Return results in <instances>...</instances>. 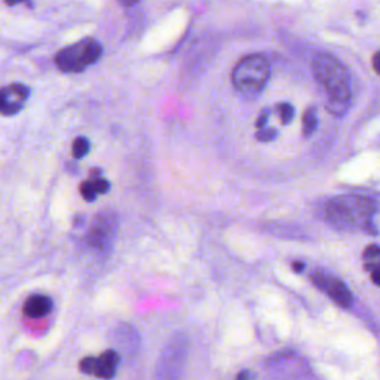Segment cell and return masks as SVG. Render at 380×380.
I'll return each mask as SVG.
<instances>
[{
  "instance_id": "obj_1",
  "label": "cell",
  "mask_w": 380,
  "mask_h": 380,
  "mask_svg": "<svg viewBox=\"0 0 380 380\" xmlns=\"http://www.w3.org/2000/svg\"><path fill=\"white\" fill-rule=\"evenodd\" d=\"M312 72L330 97L329 110L342 116L351 101V78L346 67L330 53H320L312 63Z\"/></svg>"
},
{
  "instance_id": "obj_2",
  "label": "cell",
  "mask_w": 380,
  "mask_h": 380,
  "mask_svg": "<svg viewBox=\"0 0 380 380\" xmlns=\"http://www.w3.org/2000/svg\"><path fill=\"white\" fill-rule=\"evenodd\" d=\"M376 213L374 201L364 197H339L325 205L327 220L345 231L368 229Z\"/></svg>"
},
{
  "instance_id": "obj_3",
  "label": "cell",
  "mask_w": 380,
  "mask_h": 380,
  "mask_svg": "<svg viewBox=\"0 0 380 380\" xmlns=\"http://www.w3.org/2000/svg\"><path fill=\"white\" fill-rule=\"evenodd\" d=\"M270 78V64L262 53L244 57L232 72V83L238 92L245 97H256L266 86Z\"/></svg>"
},
{
  "instance_id": "obj_4",
  "label": "cell",
  "mask_w": 380,
  "mask_h": 380,
  "mask_svg": "<svg viewBox=\"0 0 380 380\" xmlns=\"http://www.w3.org/2000/svg\"><path fill=\"white\" fill-rule=\"evenodd\" d=\"M103 47L95 39H83L74 45L61 49L57 57V67L64 73H81L101 58Z\"/></svg>"
},
{
  "instance_id": "obj_5",
  "label": "cell",
  "mask_w": 380,
  "mask_h": 380,
  "mask_svg": "<svg viewBox=\"0 0 380 380\" xmlns=\"http://www.w3.org/2000/svg\"><path fill=\"white\" fill-rule=\"evenodd\" d=\"M117 217L113 211H100L95 215L88 232V245L101 256L110 254L117 236Z\"/></svg>"
},
{
  "instance_id": "obj_6",
  "label": "cell",
  "mask_w": 380,
  "mask_h": 380,
  "mask_svg": "<svg viewBox=\"0 0 380 380\" xmlns=\"http://www.w3.org/2000/svg\"><path fill=\"white\" fill-rule=\"evenodd\" d=\"M186 338H183L181 334L176 336L162 354L156 377H179L184 358H186Z\"/></svg>"
},
{
  "instance_id": "obj_7",
  "label": "cell",
  "mask_w": 380,
  "mask_h": 380,
  "mask_svg": "<svg viewBox=\"0 0 380 380\" xmlns=\"http://www.w3.org/2000/svg\"><path fill=\"white\" fill-rule=\"evenodd\" d=\"M121 356L113 349L104 351L100 356H86L79 363L81 372L101 379H110L116 374Z\"/></svg>"
},
{
  "instance_id": "obj_8",
  "label": "cell",
  "mask_w": 380,
  "mask_h": 380,
  "mask_svg": "<svg viewBox=\"0 0 380 380\" xmlns=\"http://www.w3.org/2000/svg\"><path fill=\"white\" fill-rule=\"evenodd\" d=\"M312 281L320 290L327 292L330 299L338 303L339 306H342L345 309H349L352 306L354 299H352L351 291L340 279L330 276L327 274H322V272H315L312 275Z\"/></svg>"
},
{
  "instance_id": "obj_9",
  "label": "cell",
  "mask_w": 380,
  "mask_h": 380,
  "mask_svg": "<svg viewBox=\"0 0 380 380\" xmlns=\"http://www.w3.org/2000/svg\"><path fill=\"white\" fill-rule=\"evenodd\" d=\"M30 90L23 83H10L0 88V115L14 116L24 107Z\"/></svg>"
},
{
  "instance_id": "obj_10",
  "label": "cell",
  "mask_w": 380,
  "mask_h": 380,
  "mask_svg": "<svg viewBox=\"0 0 380 380\" xmlns=\"http://www.w3.org/2000/svg\"><path fill=\"white\" fill-rule=\"evenodd\" d=\"M52 300L45 295H31L27 297L23 305V312L26 317L31 320H39L47 317L52 311Z\"/></svg>"
},
{
  "instance_id": "obj_11",
  "label": "cell",
  "mask_w": 380,
  "mask_h": 380,
  "mask_svg": "<svg viewBox=\"0 0 380 380\" xmlns=\"http://www.w3.org/2000/svg\"><path fill=\"white\" fill-rule=\"evenodd\" d=\"M110 189V183L101 176H90V180H86L81 184V195L86 201H95L99 195H106Z\"/></svg>"
},
{
  "instance_id": "obj_12",
  "label": "cell",
  "mask_w": 380,
  "mask_h": 380,
  "mask_svg": "<svg viewBox=\"0 0 380 380\" xmlns=\"http://www.w3.org/2000/svg\"><path fill=\"white\" fill-rule=\"evenodd\" d=\"M364 267L370 274L372 281L380 286V247L370 245L364 251Z\"/></svg>"
},
{
  "instance_id": "obj_13",
  "label": "cell",
  "mask_w": 380,
  "mask_h": 380,
  "mask_svg": "<svg viewBox=\"0 0 380 380\" xmlns=\"http://www.w3.org/2000/svg\"><path fill=\"white\" fill-rule=\"evenodd\" d=\"M90 141L88 138H85V137H78L74 140V143H73V147H72V151H73V156L76 159H82L86 156V154H88L90 151Z\"/></svg>"
},
{
  "instance_id": "obj_14",
  "label": "cell",
  "mask_w": 380,
  "mask_h": 380,
  "mask_svg": "<svg viewBox=\"0 0 380 380\" xmlns=\"http://www.w3.org/2000/svg\"><path fill=\"white\" fill-rule=\"evenodd\" d=\"M317 126H318L317 112H315L313 108H311V110H308L305 116H303V133H305V135H311L315 129H317Z\"/></svg>"
},
{
  "instance_id": "obj_15",
  "label": "cell",
  "mask_w": 380,
  "mask_h": 380,
  "mask_svg": "<svg viewBox=\"0 0 380 380\" xmlns=\"http://www.w3.org/2000/svg\"><path fill=\"white\" fill-rule=\"evenodd\" d=\"M278 112L281 115L282 124H290L292 116H295V108H292L290 104H281L278 107Z\"/></svg>"
},
{
  "instance_id": "obj_16",
  "label": "cell",
  "mask_w": 380,
  "mask_h": 380,
  "mask_svg": "<svg viewBox=\"0 0 380 380\" xmlns=\"http://www.w3.org/2000/svg\"><path fill=\"white\" fill-rule=\"evenodd\" d=\"M275 137H276V133H275V129H272V128H269V129L260 128L258 133H257V138L262 140V141H270V140H274Z\"/></svg>"
},
{
  "instance_id": "obj_17",
  "label": "cell",
  "mask_w": 380,
  "mask_h": 380,
  "mask_svg": "<svg viewBox=\"0 0 380 380\" xmlns=\"http://www.w3.org/2000/svg\"><path fill=\"white\" fill-rule=\"evenodd\" d=\"M373 67L380 74V52H377L373 58Z\"/></svg>"
},
{
  "instance_id": "obj_18",
  "label": "cell",
  "mask_w": 380,
  "mask_h": 380,
  "mask_svg": "<svg viewBox=\"0 0 380 380\" xmlns=\"http://www.w3.org/2000/svg\"><path fill=\"white\" fill-rule=\"evenodd\" d=\"M266 117H267V112H265L262 116L258 117V121H257V128H258V129L265 126V124H266Z\"/></svg>"
},
{
  "instance_id": "obj_19",
  "label": "cell",
  "mask_w": 380,
  "mask_h": 380,
  "mask_svg": "<svg viewBox=\"0 0 380 380\" xmlns=\"http://www.w3.org/2000/svg\"><path fill=\"white\" fill-rule=\"evenodd\" d=\"M119 2H121L124 6H134L140 2V0H119Z\"/></svg>"
},
{
  "instance_id": "obj_20",
  "label": "cell",
  "mask_w": 380,
  "mask_h": 380,
  "mask_svg": "<svg viewBox=\"0 0 380 380\" xmlns=\"http://www.w3.org/2000/svg\"><path fill=\"white\" fill-rule=\"evenodd\" d=\"M23 2H27L28 3V0H5V3L9 5V6H14L17 3H23Z\"/></svg>"
},
{
  "instance_id": "obj_21",
  "label": "cell",
  "mask_w": 380,
  "mask_h": 380,
  "mask_svg": "<svg viewBox=\"0 0 380 380\" xmlns=\"http://www.w3.org/2000/svg\"><path fill=\"white\" fill-rule=\"evenodd\" d=\"M292 269H295L296 272H301V270L305 269V265H303L301 262H296L295 265H292Z\"/></svg>"
}]
</instances>
